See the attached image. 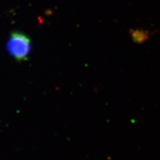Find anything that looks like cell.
Listing matches in <instances>:
<instances>
[{
	"label": "cell",
	"mask_w": 160,
	"mask_h": 160,
	"mask_svg": "<svg viewBox=\"0 0 160 160\" xmlns=\"http://www.w3.org/2000/svg\"><path fill=\"white\" fill-rule=\"evenodd\" d=\"M7 48L13 57L17 59H23L29 53L31 42L28 37L22 33H13L8 41Z\"/></svg>",
	"instance_id": "6da1fadb"
},
{
	"label": "cell",
	"mask_w": 160,
	"mask_h": 160,
	"mask_svg": "<svg viewBox=\"0 0 160 160\" xmlns=\"http://www.w3.org/2000/svg\"><path fill=\"white\" fill-rule=\"evenodd\" d=\"M129 35L133 42L142 45L151 39L153 32L143 28H131L129 30Z\"/></svg>",
	"instance_id": "7a4b0ae2"
}]
</instances>
